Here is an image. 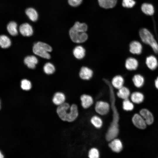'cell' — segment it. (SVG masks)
<instances>
[{
	"label": "cell",
	"mask_w": 158,
	"mask_h": 158,
	"mask_svg": "<svg viewBox=\"0 0 158 158\" xmlns=\"http://www.w3.org/2000/svg\"><path fill=\"white\" fill-rule=\"evenodd\" d=\"M105 83L108 85L110 92L111 107L113 111V121L111 123L106 135V138L108 141H111L115 138L118 133V116L115 105V97L112 86L109 82L107 80Z\"/></svg>",
	"instance_id": "1"
},
{
	"label": "cell",
	"mask_w": 158,
	"mask_h": 158,
	"mask_svg": "<svg viewBox=\"0 0 158 158\" xmlns=\"http://www.w3.org/2000/svg\"><path fill=\"white\" fill-rule=\"evenodd\" d=\"M56 112L59 118L62 121L69 122L74 121L78 116V110L77 106L64 102L58 106Z\"/></svg>",
	"instance_id": "2"
},
{
	"label": "cell",
	"mask_w": 158,
	"mask_h": 158,
	"mask_svg": "<svg viewBox=\"0 0 158 158\" xmlns=\"http://www.w3.org/2000/svg\"><path fill=\"white\" fill-rule=\"evenodd\" d=\"M139 35L142 41L149 45L156 54L158 53V44L151 33L145 28L141 29Z\"/></svg>",
	"instance_id": "3"
},
{
	"label": "cell",
	"mask_w": 158,
	"mask_h": 158,
	"mask_svg": "<svg viewBox=\"0 0 158 158\" xmlns=\"http://www.w3.org/2000/svg\"><path fill=\"white\" fill-rule=\"evenodd\" d=\"M51 47L45 43L39 42L35 43L33 47V52L36 55L44 58L49 59L51 56L48 52L51 51Z\"/></svg>",
	"instance_id": "4"
},
{
	"label": "cell",
	"mask_w": 158,
	"mask_h": 158,
	"mask_svg": "<svg viewBox=\"0 0 158 158\" xmlns=\"http://www.w3.org/2000/svg\"><path fill=\"white\" fill-rule=\"evenodd\" d=\"M69 34L72 41L75 43L84 42L87 40L88 36L86 32H81L76 31L71 28L69 31Z\"/></svg>",
	"instance_id": "5"
},
{
	"label": "cell",
	"mask_w": 158,
	"mask_h": 158,
	"mask_svg": "<svg viewBox=\"0 0 158 158\" xmlns=\"http://www.w3.org/2000/svg\"><path fill=\"white\" fill-rule=\"evenodd\" d=\"M110 105L108 103L102 101L97 102L95 104V109L99 114L104 115L107 114L110 109Z\"/></svg>",
	"instance_id": "6"
},
{
	"label": "cell",
	"mask_w": 158,
	"mask_h": 158,
	"mask_svg": "<svg viewBox=\"0 0 158 158\" xmlns=\"http://www.w3.org/2000/svg\"><path fill=\"white\" fill-rule=\"evenodd\" d=\"M132 121L134 125L138 128L143 129L146 127V122L140 114H135L132 117Z\"/></svg>",
	"instance_id": "7"
},
{
	"label": "cell",
	"mask_w": 158,
	"mask_h": 158,
	"mask_svg": "<svg viewBox=\"0 0 158 158\" xmlns=\"http://www.w3.org/2000/svg\"><path fill=\"white\" fill-rule=\"evenodd\" d=\"M129 51L132 54L139 55L142 52V47L141 43L137 41H132L129 44Z\"/></svg>",
	"instance_id": "8"
},
{
	"label": "cell",
	"mask_w": 158,
	"mask_h": 158,
	"mask_svg": "<svg viewBox=\"0 0 158 158\" xmlns=\"http://www.w3.org/2000/svg\"><path fill=\"white\" fill-rule=\"evenodd\" d=\"M140 114L143 117L147 125H150L154 122V116L150 111L146 109H141L140 111Z\"/></svg>",
	"instance_id": "9"
},
{
	"label": "cell",
	"mask_w": 158,
	"mask_h": 158,
	"mask_svg": "<svg viewBox=\"0 0 158 158\" xmlns=\"http://www.w3.org/2000/svg\"><path fill=\"white\" fill-rule=\"evenodd\" d=\"M93 75L92 71L90 68L86 66L82 67L80 70V77L84 80H89L92 77Z\"/></svg>",
	"instance_id": "10"
},
{
	"label": "cell",
	"mask_w": 158,
	"mask_h": 158,
	"mask_svg": "<svg viewBox=\"0 0 158 158\" xmlns=\"http://www.w3.org/2000/svg\"><path fill=\"white\" fill-rule=\"evenodd\" d=\"M19 31L20 33L24 36H30L33 33V30L31 26L28 23L22 24L19 27Z\"/></svg>",
	"instance_id": "11"
},
{
	"label": "cell",
	"mask_w": 158,
	"mask_h": 158,
	"mask_svg": "<svg viewBox=\"0 0 158 158\" xmlns=\"http://www.w3.org/2000/svg\"><path fill=\"white\" fill-rule=\"evenodd\" d=\"M138 66V60L132 57H129L126 60L125 66L127 70L130 71L136 69Z\"/></svg>",
	"instance_id": "12"
},
{
	"label": "cell",
	"mask_w": 158,
	"mask_h": 158,
	"mask_svg": "<svg viewBox=\"0 0 158 158\" xmlns=\"http://www.w3.org/2000/svg\"><path fill=\"white\" fill-rule=\"evenodd\" d=\"M145 63L147 67L152 70L156 69L158 65L157 58L153 55H151L147 57Z\"/></svg>",
	"instance_id": "13"
},
{
	"label": "cell",
	"mask_w": 158,
	"mask_h": 158,
	"mask_svg": "<svg viewBox=\"0 0 158 158\" xmlns=\"http://www.w3.org/2000/svg\"><path fill=\"white\" fill-rule=\"evenodd\" d=\"M109 145L113 151L116 152H120L123 148L121 142L119 139L116 138L111 141Z\"/></svg>",
	"instance_id": "14"
},
{
	"label": "cell",
	"mask_w": 158,
	"mask_h": 158,
	"mask_svg": "<svg viewBox=\"0 0 158 158\" xmlns=\"http://www.w3.org/2000/svg\"><path fill=\"white\" fill-rule=\"evenodd\" d=\"M65 100V95L62 92H57L54 94L52 101L55 105L59 106L64 103Z\"/></svg>",
	"instance_id": "15"
},
{
	"label": "cell",
	"mask_w": 158,
	"mask_h": 158,
	"mask_svg": "<svg viewBox=\"0 0 158 158\" xmlns=\"http://www.w3.org/2000/svg\"><path fill=\"white\" fill-rule=\"evenodd\" d=\"M73 53V56L76 59H81L85 56V50L83 46L78 45L74 48Z\"/></svg>",
	"instance_id": "16"
},
{
	"label": "cell",
	"mask_w": 158,
	"mask_h": 158,
	"mask_svg": "<svg viewBox=\"0 0 158 158\" xmlns=\"http://www.w3.org/2000/svg\"><path fill=\"white\" fill-rule=\"evenodd\" d=\"M80 98L82 106L85 109L89 107L93 103V99L90 95L84 94L81 96Z\"/></svg>",
	"instance_id": "17"
},
{
	"label": "cell",
	"mask_w": 158,
	"mask_h": 158,
	"mask_svg": "<svg viewBox=\"0 0 158 158\" xmlns=\"http://www.w3.org/2000/svg\"><path fill=\"white\" fill-rule=\"evenodd\" d=\"M37 58L34 56H26L24 59V63L29 68L34 69L38 63Z\"/></svg>",
	"instance_id": "18"
},
{
	"label": "cell",
	"mask_w": 158,
	"mask_h": 158,
	"mask_svg": "<svg viewBox=\"0 0 158 158\" xmlns=\"http://www.w3.org/2000/svg\"><path fill=\"white\" fill-rule=\"evenodd\" d=\"M124 79L121 75H118L115 76L112 79L111 84L115 88L119 89L123 86Z\"/></svg>",
	"instance_id": "19"
},
{
	"label": "cell",
	"mask_w": 158,
	"mask_h": 158,
	"mask_svg": "<svg viewBox=\"0 0 158 158\" xmlns=\"http://www.w3.org/2000/svg\"><path fill=\"white\" fill-rule=\"evenodd\" d=\"M99 4L101 7L104 8H111L116 4L117 0H98Z\"/></svg>",
	"instance_id": "20"
},
{
	"label": "cell",
	"mask_w": 158,
	"mask_h": 158,
	"mask_svg": "<svg viewBox=\"0 0 158 158\" xmlns=\"http://www.w3.org/2000/svg\"><path fill=\"white\" fill-rule=\"evenodd\" d=\"M130 99L133 102L139 104L143 101L144 99V96L140 92H135L132 93L130 96Z\"/></svg>",
	"instance_id": "21"
},
{
	"label": "cell",
	"mask_w": 158,
	"mask_h": 158,
	"mask_svg": "<svg viewBox=\"0 0 158 158\" xmlns=\"http://www.w3.org/2000/svg\"><path fill=\"white\" fill-rule=\"evenodd\" d=\"M130 94V92L129 89L123 86L118 89L117 93V95L119 98L124 100L128 99Z\"/></svg>",
	"instance_id": "22"
},
{
	"label": "cell",
	"mask_w": 158,
	"mask_h": 158,
	"mask_svg": "<svg viewBox=\"0 0 158 158\" xmlns=\"http://www.w3.org/2000/svg\"><path fill=\"white\" fill-rule=\"evenodd\" d=\"M132 81L136 87L140 88L142 87L144 84V78L141 75L136 74L133 77Z\"/></svg>",
	"instance_id": "23"
},
{
	"label": "cell",
	"mask_w": 158,
	"mask_h": 158,
	"mask_svg": "<svg viewBox=\"0 0 158 158\" xmlns=\"http://www.w3.org/2000/svg\"><path fill=\"white\" fill-rule=\"evenodd\" d=\"M141 9L142 12L148 15H152L154 13V7L152 5L150 4H143L142 5Z\"/></svg>",
	"instance_id": "24"
},
{
	"label": "cell",
	"mask_w": 158,
	"mask_h": 158,
	"mask_svg": "<svg viewBox=\"0 0 158 158\" xmlns=\"http://www.w3.org/2000/svg\"><path fill=\"white\" fill-rule=\"evenodd\" d=\"M7 28L8 31L11 35L14 36L18 34L17 24L15 22H10L8 24Z\"/></svg>",
	"instance_id": "25"
},
{
	"label": "cell",
	"mask_w": 158,
	"mask_h": 158,
	"mask_svg": "<svg viewBox=\"0 0 158 158\" xmlns=\"http://www.w3.org/2000/svg\"><path fill=\"white\" fill-rule=\"evenodd\" d=\"M71 28L78 31L86 32L87 29V26L85 23L76 22Z\"/></svg>",
	"instance_id": "26"
},
{
	"label": "cell",
	"mask_w": 158,
	"mask_h": 158,
	"mask_svg": "<svg viewBox=\"0 0 158 158\" xmlns=\"http://www.w3.org/2000/svg\"><path fill=\"white\" fill-rule=\"evenodd\" d=\"M11 42L10 39L6 36L2 35L0 37V45L3 48H7L11 45Z\"/></svg>",
	"instance_id": "27"
},
{
	"label": "cell",
	"mask_w": 158,
	"mask_h": 158,
	"mask_svg": "<svg viewBox=\"0 0 158 158\" xmlns=\"http://www.w3.org/2000/svg\"><path fill=\"white\" fill-rule=\"evenodd\" d=\"M25 13L32 21H36L38 18V14L35 9L32 8H29L25 11Z\"/></svg>",
	"instance_id": "28"
},
{
	"label": "cell",
	"mask_w": 158,
	"mask_h": 158,
	"mask_svg": "<svg viewBox=\"0 0 158 158\" xmlns=\"http://www.w3.org/2000/svg\"><path fill=\"white\" fill-rule=\"evenodd\" d=\"M90 121L93 126L97 128H100L102 125L103 122L102 119L96 116H92L91 119Z\"/></svg>",
	"instance_id": "29"
},
{
	"label": "cell",
	"mask_w": 158,
	"mask_h": 158,
	"mask_svg": "<svg viewBox=\"0 0 158 158\" xmlns=\"http://www.w3.org/2000/svg\"><path fill=\"white\" fill-rule=\"evenodd\" d=\"M43 69L44 72L47 74L53 73L55 71L54 65L50 63H47L44 66Z\"/></svg>",
	"instance_id": "30"
},
{
	"label": "cell",
	"mask_w": 158,
	"mask_h": 158,
	"mask_svg": "<svg viewBox=\"0 0 158 158\" xmlns=\"http://www.w3.org/2000/svg\"><path fill=\"white\" fill-rule=\"evenodd\" d=\"M123 108L126 111H130L134 108V105L133 103L128 99H124L123 102Z\"/></svg>",
	"instance_id": "31"
},
{
	"label": "cell",
	"mask_w": 158,
	"mask_h": 158,
	"mask_svg": "<svg viewBox=\"0 0 158 158\" xmlns=\"http://www.w3.org/2000/svg\"><path fill=\"white\" fill-rule=\"evenodd\" d=\"M20 87L23 90L28 91L31 89L32 85L29 80L26 79H24L21 81Z\"/></svg>",
	"instance_id": "32"
},
{
	"label": "cell",
	"mask_w": 158,
	"mask_h": 158,
	"mask_svg": "<svg viewBox=\"0 0 158 158\" xmlns=\"http://www.w3.org/2000/svg\"><path fill=\"white\" fill-rule=\"evenodd\" d=\"M88 156L89 158H99V152L96 148H92L89 151Z\"/></svg>",
	"instance_id": "33"
},
{
	"label": "cell",
	"mask_w": 158,
	"mask_h": 158,
	"mask_svg": "<svg viewBox=\"0 0 158 158\" xmlns=\"http://www.w3.org/2000/svg\"><path fill=\"white\" fill-rule=\"evenodd\" d=\"M135 2L134 0H123L122 5L124 7L131 8L135 4Z\"/></svg>",
	"instance_id": "34"
},
{
	"label": "cell",
	"mask_w": 158,
	"mask_h": 158,
	"mask_svg": "<svg viewBox=\"0 0 158 158\" xmlns=\"http://www.w3.org/2000/svg\"><path fill=\"white\" fill-rule=\"evenodd\" d=\"M82 0H68L69 4L73 7L79 5L82 2Z\"/></svg>",
	"instance_id": "35"
},
{
	"label": "cell",
	"mask_w": 158,
	"mask_h": 158,
	"mask_svg": "<svg viewBox=\"0 0 158 158\" xmlns=\"http://www.w3.org/2000/svg\"><path fill=\"white\" fill-rule=\"evenodd\" d=\"M154 84L155 87L158 90V76L155 80Z\"/></svg>",
	"instance_id": "36"
},
{
	"label": "cell",
	"mask_w": 158,
	"mask_h": 158,
	"mask_svg": "<svg viewBox=\"0 0 158 158\" xmlns=\"http://www.w3.org/2000/svg\"><path fill=\"white\" fill-rule=\"evenodd\" d=\"M0 158H4V156L1 151L0 152Z\"/></svg>",
	"instance_id": "37"
}]
</instances>
